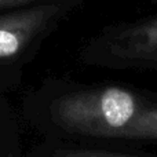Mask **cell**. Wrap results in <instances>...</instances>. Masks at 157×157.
<instances>
[{
	"instance_id": "cell-1",
	"label": "cell",
	"mask_w": 157,
	"mask_h": 157,
	"mask_svg": "<svg viewBox=\"0 0 157 157\" xmlns=\"http://www.w3.org/2000/svg\"><path fill=\"white\" fill-rule=\"evenodd\" d=\"M146 99L147 95L123 86L46 80L25 97L22 114L47 139L120 141Z\"/></svg>"
},
{
	"instance_id": "cell-2",
	"label": "cell",
	"mask_w": 157,
	"mask_h": 157,
	"mask_svg": "<svg viewBox=\"0 0 157 157\" xmlns=\"http://www.w3.org/2000/svg\"><path fill=\"white\" fill-rule=\"evenodd\" d=\"M65 11L61 2H40L0 13V94L21 84L25 68Z\"/></svg>"
},
{
	"instance_id": "cell-3",
	"label": "cell",
	"mask_w": 157,
	"mask_h": 157,
	"mask_svg": "<svg viewBox=\"0 0 157 157\" xmlns=\"http://www.w3.org/2000/svg\"><path fill=\"white\" fill-rule=\"evenodd\" d=\"M87 66L157 71V17L106 28L80 52Z\"/></svg>"
},
{
	"instance_id": "cell-4",
	"label": "cell",
	"mask_w": 157,
	"mask_h": 157,
	"mask_svg": "<svg viewBox=\"0 0 157 157\" xmlns=\"http://www.w3.org/2000/svg\"><path fill=\"white\" fill-rule=\"evenodd\" d=\"M22 157H157L153 155L106 149L83 142L61 141L44 138L40 144L30 147Z\"/></svg>"
},
{
	"instance_id": "cell-5",
	"label": "cell",
	"mask_w": 157,
	"mask_h": 157,
	"mask_svg": "<svg viewBox=\"0 0 157 157\" xmlns=\"http://www.w3.org/2000/svg\"><path fill=\"white\" fill-rule=\"evenodd\" d=\"M120 141H145L157 144V101L147 97L138 116L121 134Z\"/></svg>"
},
{
	"instance_id": "cell-6",
	"label": "cell",
	"mask_w": 157,
	"mask_h": 157,
	"mask_svg": "<svg viewBox=\"0 0 157 157\" xmlns=\"http://www.w3.org/2000/svg\"><path fill=\"white\" fill-rule=\"evenodd\" d=\"M17 131L13 116L6 109V105L0 103V149H17L14 147L17 139L14 132Z\"/></svg>"
},
{
	"instance_id": "cell-7",
	"label": "cell",
	"mask_w": 157,
	"mask_h": 157,
	"mask_svg": "<svg viewBox=\"0 0 157 157\" xmlns=\"http://www.w3.org/2000/svg\"><path fill=\"white\" fill-rule=\"evenodd\" d=\"M40 2H44V0H0V13L21 7H28V6L36 4Z\"/></svg>"
},
{
	"instance_id": "cell-8",
	"label": "cell",
	"mask_w": 157,
	"mask_h": 157,
	"mask_svg": "<svg viewBox=\"0 0 157 157\" xmlns=\"http://www.w3.org/2000/svg\"><path fill=\"white\" fill-rule=\"evenodd\" d=\"M18 149H0V157H18Z\"/></svg>"
}]
</instances>
